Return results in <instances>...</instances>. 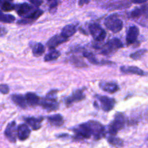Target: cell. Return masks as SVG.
<instances>
[{
  "instance_id": "8d00e7d4",
  "label": "cell",
  "mask_w": 148,
  "mask_h": 148,
  "mask_svg": "<svg viewBox=\"0 0 148 148\" xmlns=\"http://www.w3.org/2000/svg\"><path fill=\"white\" fill-rule=\"evenodd\" d=\"M90 0H79V5L80 6V7H82V6L85 5V4H88V3L90 2Z\"/></svg>"
},
{
  "instance_id": "e0dca14e",
  "label": "cell",
  "mask_w": 148,
  "mask_h": 148,
  "mask_svg": "<svg viewBox=\"0 0 148 148\" xmlns=\"http://www.w3.org/2000/svg\"><path fill=\"white\" fill-rule=\"evenodd\" d=\"M30 134V130L28 126L25 124H20L17 127V137L21 141L27 140Z\"/></svg>"
},
{
  "instance_id": "8fae6325",
  "label": "cell",
  "mask_w": 148,
  "mask_h": 148,
  "mask_svg": "<svg viewBox=\"0 0 148 148\" xmlns=\"http://www.w3.org/2000/svg\"><path fill=\"white\" fill-rule=\"evenodd\" d=\"M85 95L83 93V91L82 90H77L76 91L73 92L70 96L66 98L65 100V103H66V106L69 107L74 103L79 102V101H82L85 99Z\"/></svg>"
},
{
  "instance_id": "83f0119b",
  "label": "cell",
  "mask_w": 148,
  "mask_h": 148,
  "mask_svg": "<svg viewBox=\"0 0 148 148\" xmlns=\"http://www.w3.org/2000/svg\"><path fill=\"white\" fill-rule=\"evenodd\" d=\"M70 62L74 66H77V67H86L88 65L85 63L82 59L77 56H72L70 58Z\"/></svg>"
},
{
  "instance_id": "4316f807",
  "label": "cell",
  "mask_w": 148,
  "mask_h": 148,
  "mask_svg": "<svg viewBox=\"0 0 148 148\" xmlns=\"http://www.w3.org/2000/svg\"><path fill=\"white\" fill-rule=\"evenodd\" d=\"M61 56V52L56 49H51L47 54L45 56L44 61L45 62H51L57 59Z\"/></svg>"
},
{
  "instance_id": "6da1fadb",
  "label": "cell",
  "mask_w": 148,
  "mask_h": 148,
  "mask_svg": "<svg viewBox=\"0 0 148 148\" xmlns=\"http://www.w3.org/2000/svg\"><path fill=\"white\" fill-rule=\"evenodd\" d=\"M104 23H105L106 27L108 30L115 33L121 31L123 28V26H124L123 21L119 17V16L116 14H111L108 17H107Z\"/></svg>"
},
{
  "instance_id": "ac0fdd59",
  "label": "cell",
  "mask_w": 148,
  "mask_h": 148,
  "mask_svg": "<svg viewBox=\"0 0 148 148\" xmlns=\"http://www.w3.org/2000/svg\"><path fill=\"white\" fill-rule=\"evenodd\" d=\"M99 86L103 90L109 92V93H114L119 89V85L115 82H104V81H102V82H100Z\"/></svg>"
},
{
  "instance_id": "836d02e7",
  "label": "cell",
  "mask_w": 148,
  "mask_h": 148,
  "mask_svg": "<svg viewBox=\"0 0 148 148\" xmlns=\"http://www.w3.org/2000/svg\"><path fill=\"white\" fill-rule=\"evenodd\" d=\"M58 4H59L58 0H51L50 4H49V10L51 11V10H56V7H58Z\"/></svg>"
},
{
  "instance_id": "2e32d148",
  "label": "cell",
  "mask_w": 148,
  "mask_h": 148,
  "mask_svg": "<svg viewBox=\"0 0 148 148\" xmlns=\"http://www.w3.org/2000/svg\"><path fill=\"white\" fill-rule=\"evenodd\" d=\"M15 10L19 16L25 17L33 11V7L27 3H22L15 4Z\"/></svg>"
},
{
  "instance_id": "1f68e13d",
  "label": "cell",
  "mask_w": 148,
  "mask_h": 148,
  "mask_svg": "<svg viewBox=\"0 0 148 148\" xmlns=\"http://www.w3.org/2000/svg\"><path fill=\"white\" fill-rule=\"evenodd\" d=\"M140 10H141L142 16L141 17H143L145 20H148V3L145 4L140 7Z\"/></svg>"
},
{
  "instance_id": "ab89813d",
  "label": "cell",
  "mask_w": 148,
  "mask_h": 148,
  "mask_svg": "<svg viewBox=\"0 0 148 148\" xmlns=\"http://www.w3.org/2000/svg\"><path fill=\"white\" fill-rule=\"evenodd\" d=\"M147 140H148V137H147Z\"/></svg>"
},
{
  "instance_id": "30bf717a",
  "label": "cell",
  "mask_w": 148,
  "mask_h": 148,
  "mask_svg": "<svg viewBox=\"0 0 148 148\" xmlns=\"http://www.w3.org/2000/svg\"><path fill=\"white\" fill-rule=\"evenodd\" d=\"M98 99L101 103V108L106 112L111 111L115 106V100L113 99V98H108L107 96L99 95V96H98Z\"/></svg>"
},
{
  "instance_id": "7a4b0ae2",
  "label": "cell",
  "mask_w": 148,
  "mask_h": 148,
  "mask_svg": "<svg viewBox=\"0 0 148 148\" xmlns=\"http://www.w3.org/2000/svg\"><path fill=\"white\" fill-rule=\"evenodd\" d=\"M125 125V117L121 113H117L111 121L108 128V132L111 135H116L119 131L122 130Z\"/></svg>"
},
{
  "instance_id": "9a60e30c",
  "label": "cell",
  "mask_w": 148,
  "mask_h": 148,
  "mask_svg": "<svg viewBox=\"0 0 148 148\" xmlns=\"http://www.w3.org/2000/svg\"><path fill=\"white\" fill-rule=\"evenodd\" d=\"M120 70L124 74H132V75H137L139 76L147 75V72L135 66H122L120 68Z\"/></svg>"
},
{
  "instance_id": "7c38bea8",
  "label": "cell",
  "mask_w": 148,
  "mask_h": 148,
  "mask_svg": "<svg viewBox=\"0 0 148 148\" xmlns=\"http://www.w3.org/2000/svg\"><path fill=\"white\" fill-rule=\"evenodd\" d=\"M140 34V30L137 26H130L127 31L126 40L128 45H132L137 41V39Z\"/></svg>"
},
{
  "instance_id": "d6986e66",
  "label": "cell",
  "mask_w": 148,
  "mask_h": 148,
  "mask_svg": "<svg viewBox=\"0 0 148 148\" xmlns=\"http://www.w3.org/2000/svg\"><path fill=\"white\" fill-rule=\"evenodd\" d=\"M27 124L33 130H38L41 127V123L43 121V117H27L24 119Z\"/></svg>"
},
{
  "instance_id": "f1b7e54d",
  "label": "cell",
  "mask_w": 148,
  "mask_h": 148,
  "mask_svg": "<svg viewBox=\"0 0 148 148\" xmlns=\"http://www.w3.org/2000/svg\"><path fill=\"white\" fill-rule=\"evenodd\" d=\"M83 56L86 58V59L88 60V62H90V63L92 64L98 65L100 64H101V62H99V61L96 59L95 55H94L92 53H91V52L85 51L83 52Z\"/></svg>"
},
{
  "instance_id": "603a6c76",
  "label": "cell",
  "mask_w": 148,
  "mask_h": 148,
  "mask_svg": "<svg viewBox=\"0 0 148 148\" xmlns=\"http://www.w3.org/2000/svg\"><path fill=\"white\" fill-rule=\"evenodd\" d=\"M77 31V28L75 27V25H67L64 26V27L62 28V33L61 34L64 36V37L66 38H69V37L73 36Z\"/></svg>"
},
{
  "instance_id": "3957f363",
  "label": "cell",
  "mask_w": 148,
  "mask_h": 148,
  "mask_svg": "<svg viewBox=\"0 0 148 148\" xmlns=\"http://www.w3.org/2000/svg\"><path fill=\"white\" fill-rule=\"evenodd\" d=\"M122 47V42L117 38H114L108 40L106 44H104L102 46V48H101V50H102L101 53L104 55H111Z\"/></svg>"
},
{
  "instance_id": "277c9868",
  "label": "cell",
  "mask_w": 148,
  "mask_h": 148,
  "mask_svg": "<svg viewBox=\"0 0 148 148\" xmlns=\"http://www.w3.org/2000/svg\"><path fill=\"white\" fill-rule=\"evenodd\" d=\"M88 124L92 132V135L95 140H99L105 137V127L96 121H88Z\"/></svg>"
},
{
  "instance_id": "f546056e",
  "label": "cell",
  "mask_w": 148,
  "mask_h": 148,
  "mask_svg": "<svg viewBox=\"0 0 148 148\" xmlns=\"http://www.w3.org/2000/svg\"><path fill=\"white\" fill-rule=\"evenodd\" d=\"M0 20L3 23H12L15 20V17L13 15H12V14H4L3 12H1Z\"/></svg>"
},
{
  "instance_id": "ffe728a7",
  "label": "cell",
  "mask_w": 148,
  "mask_h": 148,
  "mask_svg": "<svg viewBox=\"0 0 148 148\" xmlns=\"http://www.w3.org/2000/svg\"><path fill=\"white\" fill-rule=\"evenodd\" d=\"M11 99L17 106L20 107L21 108H27V101H26L25 97L23 95H20V94H14V95H11Z\"/></svg>"
},
{
  "instance_id": "52a82bcc",
  "label": "cell",
  "mask_w": 148,
  "mask_h": 148,
  "mask_svg": "<svg viewBox=\"0 0 148 148\" xmlns=\"http://www.w3.org/2000/svg\"><path fill=\"white\" fill-rule=\"evenodd\" d=\"M40 105L48 111H56L59 108V103L57 102L56 98L49 97L47 95L40 100Z\"/></svg>"
},
{
  "instance_id": "44dd1931",
  "label": "cell",
  "mask_w": 148,
  "mask_h": 148,
  "mask_svg": "<svg viewBox=\"0 0 148 148\" xmlns=\"http://www.w3.org/2000/svg\"><path fill=\"white\" fill-rule=\"evenodd\" d=\"M25 97L27 105H29L30 106L35 107L40 104V98L36 94L33 93V92H27L25 94Z\"/></svg>"
},
{
  "instance_id": "e575fe53",
  "label": "cell",
  "mask_w": 148,
  "mask_h": 148,
  "mask_svg": "<svg viewBox=\"0 0 148 148\" xmlns=\"http://www.w3.org/2000/svg\"><path fill=\"white\" fill-rule=\"evenodd\" d=\"M0 90L2 94H7L10 92V88H9L8 85H4V84H1V86H0Z\"/></svg>"
},
{
  "instance_id": "7402d4cb",
  "label": "cell",
  "mask_w": 148,
  "mask_h": 148,
  "mask_svg": "<svg viewBox=\"0 0 148 148\" xmlns=\"http://www.w3.org/2000/svg\"><path fill=\"white\" fill-rule=\"evenodd\" d=\"M48 121L54 127H61L64 124V119L60 114H55L48 116Z\"/></svg>"
},
{
  "instance_id": "8992f818",
  "label": "cell",
  "mask_w": 148,
  "mask_h": 148,
  "mask_svg": "<svg viewBox=\"0 0 148 148\" xmlns=\"http://www.w3.org/2000/svg\"><path fill=\"white\" fill-rule=\"evenodd\" d=\"M89 31L92 35L94 40L98 43L102 42L106 37V33L101 27V25L96 23H92L89 25Z\"/></svg>"
},
{
  "instance_id": "4fadbf2b",
  "label": "cell",
  "mask_w": 148,
  "mask_h": 148,
  "mask_svg": "<svg viewBox=\"0 0 148 148\" xmlns=\"http://www.w3.org/2000/svg\"><path fill=\"white\" fill-rule=\"evenodd\" d=\"M67 40L68 38L64 37L62 34L55 35L54 36L48 40L46 45H47V47L49 48V49H54L55 48L57 47V46H59L60 44L67 41Z\"/></svg>"
},
{
  "instance_id": "484cf974",
  "label": "cell",
  "mask_w": 148,
  "mask_h": 148,
  "mask_svg": "<svg viewBox=\"0 0 148 148\" xmlns=\"http://www.w3.org/2000/svg\"><path fill=\"white\" fill-rule=\"evenodd\" d=\"M1 12H10L15 10V4H12L10 0H1Z\"/></svg>"
},
{
  "instance_id": "cb8c5ba5",
  "label": "cell",
  "mask_w": 148,
  "mask_h": 148,
  "mask_svg": "<svg viewBox=\"0 0 148 148\" xmlns=\"http://www.w3.org/2000/svg\"><path fill=\"white\" fill-rule=\"evenodd\" d=\"M45 51V47L42 43H36L32 46V52L36 57L40 56Z\"/></svg>"
},
{
  "instance_id": "d4e9b609",
  "label": "cell",
  "mask_w": 148,
  "mask_h": 148,
  "mask_svg": "<svg viewBox=\"0 0 148 148\" xmlns=\"http://www.w3.org/2000/svg\"><path fill=\"white\" fill-rule=\"evenodd\" d=\"M108 142L110 145L116 147H121L124 146V142L121 139L116 137V135H111L110 134L108 137Z\"/></svg>"
},
{
  "instance_id": "4dcf8cb0",
  "label": "cell",
  "mask_w": 148,
  "mask_h": 148,
  "mask_svg": "<svg viewBox=\"0 0 148 148\" xmlns=\"http://www.w3.org/2000/svg\"><path fill=\"white\" fill-rule=\"evenodd\" d=\"M147 52V51L146 49H140V50L137 51L134 53H131L130 54V58L134 60H139V59H141L145 54Z\"/></svg>"
},
{
  "instance_id": "d590c367",
  "label": "cell",
  "mask_w": 148,
  "mask_h": 148,
  "mask_svg": "<svg viewBox=\"0 0 148 148\" xmlns=\"http://www.w3.org/2000/svg\"><path fill=\"white\" fill-rule=\"evenodd\" d=\"M32 4L35 6V7H39V6L41 5V4L43 3L42 0H28Z\"/></svg>"
},
{
  "instance_id": "5b68a950",
  "label": "cell",
  "mask_w": 148,
  "mask_h": 148,
  "mask_svg": "<svg viewBox=\"0 0 148 148\" xmlns=\"http://www.w3.org/2000/svg\"><path fill=\"white\" fill-rule=\"evenodd\" d=\"M75 132V140H83V139H90L92 137V132L88 126V123L79 124L77 127L73 129Z\"/></svg>"
},
{
  "instance_id": "d6a6232c",
  "label": "cell",
  "mask_w": 148,
  "mask_h": 148,
  "mask_svg": "<svg viewBox=\"0 0 148 148\" xmlns=\"http://www.w3.org/2000/svg\"><path fill=\"white\" fill-rule=\"evenodd\" d=\"M130 16L132 17V18H134V19L140 18L142 16L140 7H137V8L134 9L133 11H132L130 13Z\"/></svg>"
},
{
  "instance_id": "9c48e42d",
  "label": "cell",
  "mask_w": 148,
  "mask_h": 148,
  "mask_svg": "<svg viewBox=\"0 0 148 148\" xmlns=\"http://www.w3.org/2000/svg\"><path fill=\"white\" fill-rule=\"evenodd\" d=\"M43 14V10H39V9H36V10H33V11H32L31 12L29 13L28 14L25 16L23 19L19 20V21L17 22V23H18L19 25L28 24V23H32V22L35 21V20H36L37 19H38Z\"/></svg>"
},
{
  "instance_id": "ba28073f",
  "label": "cell",
  "mask_w": 148,
  "mask_h": 148,
  "mask_svg": "<svg viewBox=\"0 0 148 148\" xmlns=\"http://www.w3.org/2000/svg\"><path fill=\"white\" fill-rule=\"evenodd\" d=\"M4 135L10 143H16L17 137V127L15 121H12L8 124L4 131Z\"/></svg>"
},
{
  "instance_id": "74e56055",
  "label": "cell",
  "mask_w": 148,
  "mask_h": 148,
  "mask_svg": "<svg viewBox=\"0 0 148 148\" xmlns=\"http://www.w3.org/2000/svg\"><path fill=\"white\" fill-rule=\"evenodd\" d=\"M148 0H132V2L134 4H143V3L147 2Z\"/></svg>"
},
{
  "instance_id": "f35d334b",
  "label": "cell",
  "mask_w": 148,
  "mask_h": 148,
  "mask_svg": "<svg viewBox=\"0 0 148 148\" xmlns=\"http://www.w3.org/2000/svg\"><path fill=\"white\" fill-rule=\"evenodd\" d=\"M10 1H12V0H10Z\"/></svg>"
},
{
  "instance_id": "5bb4252c",
  "label": "cell",
  "mask_w": 148,
  "mask_h": 148,
  "mask_svg": "<svg viewBox=\"0 0 148 148\" xmlns=\"http://www.w3.org/2000/svg\"><path fill=\"white\" fill-rule=\"evenodd\" d=\"M131 1L130 0H121V1H115V2L107 4L104 7V8L108 10H121V9L128 8L131 6Z\"/></svg>"
}]
</instances>
